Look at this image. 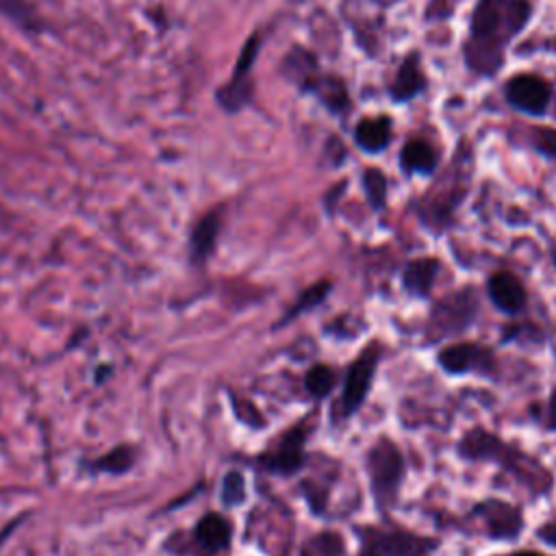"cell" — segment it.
I'll list each match as a JSON object with an SVG mask.
<instances>
[{
	"mask_svg": "<svg viewBox=\"0 0 556 556\" xmlns=\"http://www.w3.org/2000/svg\"><path fill=\"white\" fill-rule=\"evenodd\" d=\"M530 0H478L463 46L467 67L478 76L495 74L504 52L530 20Z\"/></svg>",
	"mask_w": 556,
	"mask_h": 556,
	"instance_id": "6da1fadb",
	"label": "cell"
},
{
	"mask_svg": "<svg viewBox=\"0 0 556 556\" xmlns=\"http://www.w3.org/2000/svg\"><path fill=\"white\" fill-rule=\"evenodd\" d=\"M458 456L467 460H491L504 471L513 473L528 491L541 495L552 489V473L532 454H526L517 445L502 441L497 434L476 426L467 430L458 441Z\"/></svg>",
	"mask_w": 556,
	"mask_h": 556,
	"instance_id": "7a4b0ae2",
	"label": "cell"
},
{
	"mask_svg": "<svg viewBox=\"0 0 556 556\" xmlns=\"http://www.w3.org/2000/svg\"><path fill=\"white\" fill-rule=\"evenodd\" d=\"M365 467H367V476H369V489H371V497L378 506V510H389L395 500H397V491L406 471V463L404 456L397 447V443L389 437H380L365 456Z\"/></svg>",
	"mask_w": 556,
	"mask_h": 556,
	"instance_id": "3957f363",
	"label": "cell"
},
{
	"mask_svg": "<svg viewBox=\"0 0 556 556\" xmlns=\"http://www.w3.org/2000/svg\"><path fill=\"white\" fill-rule=\"evenodd\" d=\"M354 532L361 541L358 556H430L439 545L437 539L400 526H358Z\"/></svg>",
	"mask_w": 556,
	"mask_h": 556,
	"instance_id": "277c9868",
	"label": "cell"
},
{
	"mask_svg": "<svg viewBox=\"0 0 556 556\" xmlns=\"http://www.w3.org/2000/svg\"><path fill=\"white\" fill-rule=\"evenodd\" d=\"M311 430H313V426L308 424V419L298 421L295 426H291L289 430L278 434L271 441V445L254 458V463L269 473H278V476L298 473L306 463L304 445H306Z\"/></svg>",
	"mask_w": 556,
	"mask_h": 556,
	"instance_id": "5b68a950",
	"label": "cell"
},
{
	"mask_svg": "<svg viewBox=\"0 0 556 556\" xmlns=\"http://www.w3.org/2000/svg\"><path fill=\"white\" fill-rule=\"evenodd\" d=\"M476 313H478V298L471 285L441 298L439 302H434L428 317V332L432 341L465 332L473 324Z\"/></svg>",
	"mask_w": 556,
	"mask_h": 556,
	"instance_id": "8992f818",
	"label": "cell"
},
{
	"mask_svg": "<svg viewBox=\"0 0 556 556\" xmlns=\"http://www.w3.org/2000/svg\"><path fill=\"white\" fill-rule=\"evenodd\" d=\"M380 354L382 348L380 343H369L361 350V354L350 363L345 378H343V387H341V397L334 404V415H339L341 419L352 417L365 402L376 367L380 363Z\"/></svg>",
	"mask_w": 556,
	"mask_h": 556,
	"instance_id": "52a82bcc",
	"label": "cell"
},
{
	"mask_svg": "<svg viewBox=\"0 0 556 556\" xmlns=\"http://www.w3.org/2000/svg\"><path fill=\"white\" fill-rule=\"evenodd\" d=\"M465 187H467V174L463 169L447 172L445 176H441L419 202L417 211L421 219L437 230L445 228L452 219L454 208L458 206V202H463Z\"/></svg>",
	"mask_w": 556,
	"mask_h": 556,
	"instance_id": "ba28073f",
	"label": "cell"
},
{
	"mask_svg": "<svg viewBox=\"0 0 556 556\" xmlns=\"http://www.w3.org/2000/svg\"><path fill=\"white\" fill-rule=\"evenodd\" d=\"M469 519L473 521V530L495 539V541H515L521 534L523 528V515L517 506L489 497L478 502L471 513Z\"/></svg>",
	"mask_w": 556,
	"mask_h": 556,
	"instance_id": "9c48e42d",
	"label": "cell"
},
{
	"mask_svg": "<svg viewBox=\"0 0 556 556\" xmlns=\"http://www.w3.org/2000/svg\"><path fill=\"white\" fill-rule=\"evenodd\" d=\"M258 46H261V37H258V33H252L239 52V59L235 63L230 80L217 91V102L222 109L239 111L250 100V96H252L250 74H252L254 61L258 56Z\"/></svg>",
	"mask_w": 556,
	"mask_h": 556,
	"instance_id": "30bf717a",
	"label": "cell"
},
{
	"mask_svg": "<svg viewBox=\"0 0 556 556\" xmlns=\"http://www.w3.org/2000/svg\"><path fill=\"white\" fill-rule=\"evenodd\" d=\"M437 363L447 374H454V376H463L469 371L491 374L495 369V354L491 348L482 343L458 341L441 348L437 354Z\"/></svg>",
	"mask_w": 556,
	"mask_h": 556,
	"instance_id": "8fae6325",
	"label": "cell"
},
{
	"mask_svg": "<svg viewBox=\"0 0 556 556\" xmlns=\"http://www.w3.org/2000/svg\"><path fill=\"white\" fill-rule=\"evenodd\" d=\"M549 96V85L536 74H517L506 83L508 102L530 115H543L547 111Z\"/></svg>",
	"mask_w": 556,
	"mask_h": 556,
	"instance_id": "7c38bea8",
	"label": "cell"
},
{
	"mask_svg": "<svg viewBox=\"0 0 556 556\" xmlns=\"http://www.w3.org/2000/svg\"><path fill=\"white\" fill-rule=\"evenodd\" d=\"M486 293L491 302L506 315H517L528 304V293L521 280L506 269L493 271L486 280Z\"/></svg>",
	"mask_w": 556,
	"mask_h": 556,
	"instance_id": "4fadbf2b",
	"label": "cell"
},
{
	"mask_svg": "<svg viewBox=\"0 0 556 556\" xmlns=\"http://www.w3.org/2000/svg\"><path fill=\"white\" fill-rule=\"evenodd\" d=\"M193 545L204 556H215L230 545L232 526L219 513H206L193 528Z\"/></svg>",
	"mask_w": 556,
	"mask_h": 556,
	"instance_id": "5bb4252c",
	"label": "cell"
},
{
	"mask_svg": "<svg viewBox=\"0 0 556 556\" xmlns=\"http://www.w3.org/2000/svg\"><path fill=\"white\" fill-rule=\"evenodd\" d=\"M219 228H222V211L219 208H213V211L204 213L195 222V226L191 230V237H189V250H191V261L193 263L202 265L211 256V252L217 243Z\"/></svg>",
	"mask_w": 556,
	"mask_h": 556,
	"instance_id": "9a60e30c",
	"label": "cell"
},
{
	"mask_svg": "<svg viewBox=\"0 0 556 556\" xmlns=\"http://www.w3.org/2000/svg\"><path fill=\"white\" fill-rule=\"evenodd\" d=\"M439 269H441L439 258H432V256L413 258L402 271L404 291L413 298H426L432 291V285L439 276Z\"/></svg>",
	"mask_w": 556,
	"mask_h": 556,
	"instance_id": "2e32d148",
	"label": "cell"
},
{
	"mask_svg": "<svg viewBox=\"0 0 556 556\" xmlns=\"http://www.w3.org/2000/svg\"><path fill=\"white\" fill-rule=\"evenodd\" d=\"M354 139L365 152H380L391 139V119L384 115L363 117L354 128Z\"/></svg>",
	"mask_w": 556,
	"mask_h": 556,
	"instance_id": "e0dca14e",
	"label": "cell"
},
{
	"mask_svg": "<svg viewBox=\"0 0 556 556\" xmlns=\"http://www.w3.org/2000/svg\"><path fill=\"white\" fill-rule=\"evenodd\" d=\"M424 74H421V67H419V59L417 54H410L397 70L395 78H393V85H391V96L393 100L397 102H404V100H410L415 98L421 89H424Z\"/></svg>",
	"mask_w": 556,
	"mask_h": 556,
	"instance_id": "ac0fdd59",
	"label": "cell"
},
{
	"mask_svg": "<svg viewBox=\"0 0 556 556\" xmlns=\"http://www.w3.org/2000/svg\"><path fill=\"white\" fill-rule=\"evenodd\" d=\"M437 163H439L437 150L424 139L406 141L400 152V165L406 174H415V172L430 174L437 167Z\"/></svg>",
	"mask_w": 556,
	"mask_h": 556,
	"instance_id": "d6986e66",
	"label": "cell"
},
{
	"mask_svg": "<svg viewBox=\"0 0 556 556\" xmlns=\"http://www.w3.org/2000/svg\"><path fill=\"white\" fill-rule=\"evenodd\" d=\"M330 289H332V282H330V280H319V282L306 287V289L298 295V300L291 304V308L278 319V328H280L282 324H289V321L295 319L298 315H302V313L315 308V306L330 293Z\"/></svg>",
	"mask_w": 556,
	"mask_h": 556,
	"instance_id": "ffe728a7",
	"label": "cell"
},
{
	"mask_svg": "<svg viewBox=\"0 0 556 556\" xmlns=\"http://www.w3.org/2000/svg\"><path fill=\"white\" fill-rule=\"evenodd\" d=\"M306 89L315 91L326 106H330L332 111H345L348 109V93H345V87L339 78L334 76H321V78H315L306 85Z\"/></svg>",
	"mask_w": 556,
	"mask_h": 556,
	"instance_id": "44dd1931",
	"label": "cell"
},
{
	"mask_svg": "<svg viewBox=\"0 0 556 556\" xmlns=\"http://www.w3.org/2000/svg\"><path fill=\"white\" fill-rule=\"evenodd\" d=\"M345 554V541L334 530H321L315 536H311L300 556H343Z\"/></svg>",
	"mask_w": 556,
	"mask_h": 556,
	"instance_id": "7402d4cb",
	"label": "cell"
},
{
	"mask_svg": "<svg viewBox=\"0 0 556 556\" xmlns=\"http://www.w3.org/2000/svg\"><path fill=\"white\" fill-rule=\"evenodd\" d=\"M0 13L7 15L11 22H15L22 30H28V33L41 30L37 11L28 4V0H0Z\"/></svg>",
	"mask_w": 556,
	"mask_h": 556,
	"instance_id": "603a6c76",
	"label": "cell"
},
{
	"mask_svg": "<svg viewBox=\"0 0 556 556\" xmlns=\"http://www.w3.org/2000/svg\"><path fill=\"white\" fill-rule=\"evenodd\" d=\"M304 384H306V391H308L311 397L324 400V397H328L330 391L334 389V384H337V374H334L332 367L317 363V365H313V367L306 371Z\"/></svg>",
	"mask_w": 556,
	"mask_h": 556,
	"instance_id": "cb8c5ba5",
	"label": "cell"
},
{
	"mask_svg": "<svg viewBox=\"0 0 556 556\" xmlns=\"http://www.w3.org/2000/svg\"><path fill=\"white\" fill-rule=\"evenodd\" d=\"M135 465V447L130 445H117L109 454L100 456L96 460V469L109 471V473H124Z\"/></svg>",
	"mask_w": 556,
	"mask_h": 556,
	"instance_id": "d4e9b609",
	"label": "cell"
},
{
	"mask_svg": "<svg viewBox=\"0 0 556 556\" xmlns=\"http://www.w3.org/2000/svg\"><path fill=\"white\" fill-rule=\"evenodd\" d=\"M363 185H365V193L367 200L374 208H382L384 200H387V178L380 169H367L363 176Z\"/></svg>",
	"mask_w": 556,
	"mask_h": 556,
	"instance_id": "484cf974",
	"label": "cell"
},
{
	"mask_svg": "<svg viewBox=\"0 0 556 556\" xmlns=\"http://www.w3.org/2000/svg\"><path fill=\"white\" fill-rule=\"evenodd\" d=\"M245 500V478L241 471H228L222 482V502L226 506H239Z\"/></svg>",
	"mask_w": 556,
	"mask_h": 556,
	"instance_id": "4316f807",
	"label": "cell"
},
{
	"mask_svg": "<svg viewBox=\"0 0 556 556\" xmlns=\"http://www.w3.org/2000/svg\"><path fill=\"white\" fill-rule=\"evenodd\" d=\"M532 141L541 152L556 159V130L554 128H534Z\"/></svg>",
	"mask_w": 556,
	"mask_h": 556,
	"instance_id": "83f0119b",
	"label": "cell"
},
{
	"mask_svg": "<svg viewBox=\"0 0 556 556\" xmlns=\"http://www.w3.org/2000/svg\"><path fill=\"white\" fill-rule=\"evenodd\" d=\"M458 2L460 0H430V4L426 9V17L428 20H445Z\"/></svg>",
	"mask_w": 556,
	"mask_h": 556,
	"instance_id": "f1b7e54d",
	"label": "cell"
},
{
	"mask_svg": "<svg viewBox=\"0 0 556 556\" xmlns=\"http://www.w3.org/2000/svg\"><path fill=\"white\" fill-rule=\"evenodd\" d=\"M543 428L549 432H556V387L552 389L547 404H545V417H543Z\"/></svg>",
	"mask_w": 556,
	"mask_h": 556,
	"instance_id": "f546056e",
	"label": "cell"
},
{
	"mask_svg": "<svg viewBox=\"0 0 556 556\" xmlns=\"http://www.w3.org/2000/svg\"><path fill=\"white\" fill-rule=\"evenodd\" d=\"M536 536H539L545 545L556 547V519H549V521L541 523V526L536 528Z\"/></svg>",
	"mask_w": 556,
	"mask_h": 556,
	"instance_id": "4dcf8cb0",
	"label": "cell"
},
{
	"mask_svg": "<svg viewBox=\"0 0 556 556\" xmlns=\"http://www.w3.org/2000/svg\"><path fill=\"white\" fill-rule=\"evenodd\" d=\"M504 556H545L541 552H534V549H519V552H513V554H504Z\"/></svg>",
	"mask_w": 556,
	"mask_h": 556,
	"instance_id": "1f68e13d",
	"label": "cell"
}]
</instances>
